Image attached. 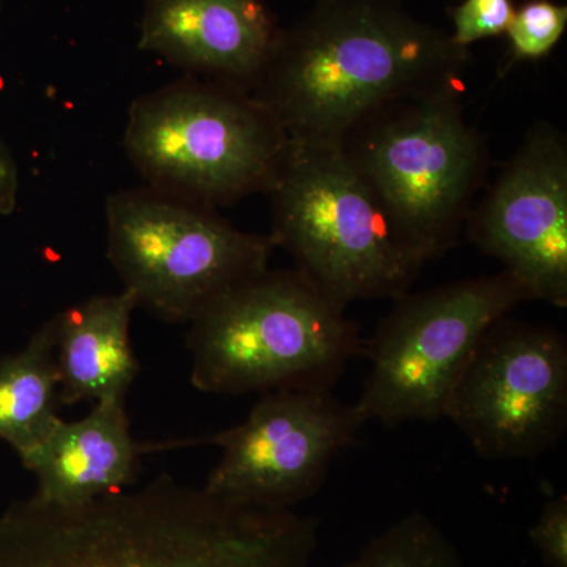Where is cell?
Listing matches in <instances>:
<instances>
[{"instance_id": "1", "label": "cell", "mask_w": 567, "mask_h": 567, "mask_svg": "<svg viewBox=\"0 0 567 567\" xmlns=\"http://www.w3.org/2000/svg\"><path fill=\"white\" fill-rule=\"evenodd\" d=\"M319 520L223 498L173 476L58 506L0 513V567H315Z\"/></svg>"}, {"instance_id": "9", "label": "cell", "mask_w": 567, "mask_h": 567, "mask_svg": "<svg viewBox=\"0 0 567 567\" xmlns=\"http://www.w3.org/2000/svg\"><path fill=\"white\" fill-rule=\"evenodd\" d=\"M443 417L487 461L546 453L567 431L566 336L503 317L481 338Z\"/></svg>"}, {"instance_id": "19", "label": "cell", "mask_w": 567, "mask_h": 567, "mask_svg": "<svg viewBox=\"0 0 567 567\" xmlns=\"http://www.w3.org/2000/svg\"><path fill=\"white\" fill-rule=\"evenodd\" d=\"M529 539L547 567H567V495L548 499L529 528Z\"/></svg>"}, {"instance_id": "11", "label": "cell", "mask_w": 567, "mask_h": 567, "mask_svg": "<svg viewBox=\"0 0 567 567\" xmlns=\"http://www.w3.org/2000/svg\"><path fill=\"white\" fill-rule=\"evenodd\" d=\"M466 237L524 284L533 301L567 306V142L537 122L473 205Z\"/></svg>"}, {"instance_id": "3", "label": "cell", "mask_w": 567, "mask_h": 567, "mask_svg": "<svg viewBox=\"0 0 567 567\" xmlns=\"http://www.w3.org/2000/svg\"><path fill=\"white\" fill-rule=\"evenodd\" d=\"M339 144L406 251L427 264L457 245L491 164L462 85L395 100Z\"/></svg>"}, {"instance_id": "7", "label": "cell", "mask_w": 567, "mask_h": 567, "mask_svg": "<svg viewBox=\"0 0 567 567\" xmlns=\"http://www.w3.org/2000/svg\"><path fill=\"white\" fill-rule=\"evenodd\" d=\"M107 259L137 306L173 323H193L213 303L267 270L275 246L245 233L218 208L152 186L106 203Z\"/></svg>"}, {"instance_id": "16", "label": "cell", "mask_w": 567, "mask_h": 567, "mask_svg": "<svg viewBox=\"0 0 567 567\" xmlns=\"http://www.w3.org/2000/svg\"><path fill=\"white\" fill-rule=\"evenodd\" d=\"M341 567H466L445 529L424 513L405 514L372 536Z\"/></svg>"}, {"instance_id": "4", "label": "cell", "mask_w": 567, "mask_h": 567, "mask_svg": "<svg viewBox=\"0 0 567 567\" xmlns=\"http://www.w3.org/2000/svg\"><path fill=\"white\" fill-rule=\"evenodd\" d=\"M346 311L295 268L268 267L189 323L192 383L233 395L331 390L363 347Z\"/></svg>"}, {"instance_id": "17", "label": "cell", "mask_w": 567, "mask_h": 567, "mask_svg": "<svg viewBox=\"0 0 567 567\" xmlns=\"http://www.w3.org/2000/svg\"><path fill=\"white\" fill-rule=\"evenodd\" d=\"M567 29V7L554 0H527L514 11L505 33L509 41V58L505 70L516 63L537 62L557 48Z\"/></svg>"}, {"instance_id": "6", "label": "cell", "mask_w": 567, "mask_h": 567, "mask_svg": "<svg viewBox=\"0 0 567 567\" xmlns=\"http://www.w3.org/2000/svg\"><path fill=\"white\" fill-rule=\"evenodd\" d=\"M289 137L252 92L186 78L141 96L125 148L148 186L219 208L270 189Z\"/></svg>"}, {"instance_id": "8", "label": "cell", "mask_w": 567, "mask_h": 567, "mask_svg": "<svg viewBox=\"0 0 567 567\" xmlns=\"http://www.w3.org/2000/svg\"><path fill=\"white\" fill-rule=\"evenodd\" d=\"M528 301L524 284L505 270L395 298L361 347L371 368L358 412L388 427L442 420L481 338Z\"/></svg>"}, {"instance_id": "18", "label": "cell", "mask_w": 567, "mask_h": 567, "mask_svg": "<svg viewBox=\"0 0 567 567\" xmlns=\"http://www.w3.org/2000/svg\"><path fill=\"white\" fill-rule=\"evenodd\" d=\"M514 0H464L447 9L453 21L451 39L465 50L477 41L505 35L513 21Z\"/></svg>"}, {"instance_id": "21", "label": "cell", "mask_w": 567, "mask_h": 567, "mask_svg": "<svg viewBox=\"0 0 567 567\" xmlns=\"http://www.w3.org/2000/svg\"><path fill=\"white\" fill-rule=\"evenodd\" d=\"M311 2H312V0H311Z\"/></svg>"}, {"instance_id": "10", "label": "cell", "mask_w": 567, "mask_h": 567, "mask_svg": "<svg viewBox=\"0 0 567 567\" xmlns=\"http://www.w3.org/2000/svg\"><path fill=\"white\" fill-rule=\"evenodd\" d=\"M365 424L331 390L264 393L244 423L207 436L223 450L205 491L265 509H295L323 486Z\"/></svg>"}, {"instance_id": "15", "label": "cell", "mask_w": 567, "mask_h": 567, "mask_svg": "<svg viewBox=\"0 0 567 567\" xmlns=\"http://www.w3.org/2000/svg\"><path fill=\"white\" fill-rule=\"evenodd\" d=\"M55 317L20 352L0 360V440L24 458L61 423Z\"/></svg>"}, {"instance_id": "13", "label": "cell", "mask_w": 567, "mask_h": 567, "mask_svg": "<svg viewBox=\"0 0 567 567\" xmlns=\"http://www.w3.org/2000/svg\"><path fill=\"white\" fill-rule=\"evenodd\" d=\"M159 447L167 445H142L133 439L125 402L104 401L80 421L61 420L21 462L37 477L33 498L74 506L132 487L141 454Z\"/></svg>"}, {"instance_id": "2", "label": "cell", "mask_w": 567, "mask_h": 567, "mask_svg": "<svg viewBox=\"0 0 567 567\" xmlns=\"http://www.w3.org/2000/svg\"><path fill=\"white\" fill-rule=\"evenodd\" d=\"M473 61L402 0H312L281 39L254 96L289 141L339 144L406 96L462 85Z\"/></svg>"}, {"instance_id": "14", "label": "cell", "mask_w": 567, "mask_h": 567, "mask_svg": "<svg viewBox=\"0 0 567 567\" xmlns=\"http://www.w3.org/2000/svg\"><path fill=\"white\" fill-rule=\"evenodd\" d=\"M130 290L96 295L55 315V364L61 405L123 401L140 374L130 324Z\"/></svg>"}, {"instance_id": "20", "label": "cell", "mask_w": 567, "mask_h": 567, "mask_svg": "<svg viewBox=\"0 0 567 567\" xmlns=\"http://www.w3.org/2000/svg\"><path fill=\"white\" fill-rule=\"evenodd\" d=\"M20 194V173L17 162L0 136V215H11Z\"/></svg>"}, {"instance_id": "5", "label": "cell", "mask_w": 567, "mask_h": 567, "mask_svg": "<svg viewBox=\"0 0 567 567\" xmlns=\"http://www.w3.org/2000/svg\"><path fill=\"white\" fill-rule=\"evenodd\" d=\"M267 194L271 244L339 308L395 300L424 268L399 244L341 144L289 141Z\"/></svg>"}, {"instance_id": "12", "label": "cell", "mask_w": 567, "mask_h": 567, "mask_svg": "<svg viewBox=\"0 0 567 567\" xmlns=\"http://www.w3.org/2000/svg\"><path fill=\"white\" fill-rule=\"evenodd\" d=\"M281 33L265 0H147L137 47L205 80L254 92Z\"/></svg>"}]
</instances>
